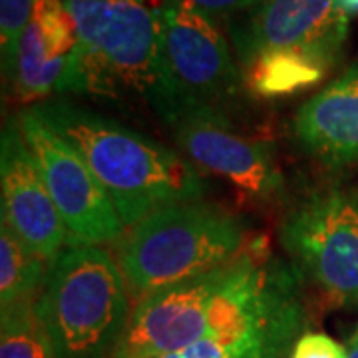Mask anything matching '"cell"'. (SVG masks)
Returning a JSON list of instances; mask_svg holds the SVG:
<instances>
[{
    "mask_svg": "<svg viewBox=\"0 0 358 358\" xmlns=\"http://www.w3.org/2000/svg\"><path fill=\"white\" fill-rule=\"evenodd\" d=\"M131 310L117 259L100 245L64 247L36 301L56 358H114Z\"/></svg>",
    "mask_w": 358,
    "mask_h": 358,
    "instance_id": "4",
    "label": "cell"
},
{
    "mask_svg": "<svg viewBox=\"0 0 358 358\" xmlns=\"http://www.w3.org/2000/svg\"><path fill=\"white\" fill-rule=\"evenodd\" d=\"M346 358H358V329L352 333L346 345Z\"/></svg>",
    "mask_w": 358,
    "mask_h": 358,
    "instance_id": "21",
    "label": "cell"
},
{
    "mask_svg": "<svg viewBox=\"0 0 358 358\" xmlns=\"http://www.w3.org/2000/svg\"><path fill=\"white\" fill-rule=\"evenodd\" d=\"M348 16L338 0H261L231 24V40L241 66L273 50L303 52L336 66Z\"/></svg>",
    "mask_w": 358,
    "mask_h": 358,
    "instance_id": "10",
    "label": "cell"
},
{
    "mask_svg": "<svg viewBox=\"0 0 358 358\" xmlns=\"http://www.w3.org/2000/svg\"><path fill=\"white\" fill-rule=\"evenodd\" d=\"M179 150L205 173L225 179L247 201L271 205L285 195V178L267 141L243 134L211 108H189L171 124Z\"/></svg>",
    "mask_w": 358,
    "mask_h": 358,
    "instance_id": "9",
    "label": "cell"
},
{
    "mask_svg": "<svg viewBox=\"0 0 358 358\" xmlns=\"http://www.w3.org/2000/svg\"><path fill=\"white\" fill-rule=\"evenodd\" d=\"M289 358H346V346L329 334L307 331L299 336Z\"/></svg>",
    "mask_w": 358,
    "mask_h": 358,
    "instance_id": "19",
    "label": "cell"
},
{
    "mask_svg": "<svg viewBox=\"0 0 358 358\" xmlns=\"http://www.w3.org/2000/svg\"><path fill=\"white\" fill-rule=\"evenodd\" d=\"M334 64L291 50L263 52L241 66L245 90L261 100H279L320 84Z\"/></svg>",
    "mask_w": 358,
    "mask_h": 358,
    "instance_id": "15",
    "label": "cell"
},
{
    "mask_svg": "<svg viewBox=\"0 0 358 358\" xmlns=\"http://www.w3.org/2000/svg\"><path fill=\"white\" fill-rule=\"evenodd\" d=\"M78 44L58 94L138 103L171 126L185 110L167 78L148 0H64Z\"/></svg>",
    "mask_w": 358,
    "mask_h": 358,
    "instance_id": "2",
    "label": "cell"
},
{
    "mask_svg": "<svg viewBox=\"0 0 358 358\" xmlns=\"http://www.w3.org/2000/svg\"><path fill=\"white\" fill-rule=\"evenodd\" d=\"M52 201L68 229V245H100L124 235V221L86 159L32 108L16 115Z\"/></svg>",
    "mask_w": 358,
    "mask_h": 358,
    "instance_id": "8",
    "label": "cell"
},
{
    "mask_svg": "<svg viewBox=\"0 0 358 358\" xmlns=\"http://www.w3.org/2000/svg\"><path fill=\"white\" fill-rule=\"evenodd\" d=\"M76 44V24L64 0H36L18 50L14 100L34 106L58 92Z\"/></svg>",
    "mask_w": 358,
    "mask_h": 358,
    "instance_id": "12",
    "label": "cell"
},
{
    "mask_svg": "<svg viewBox=\"0 0 358 358\" xmlns=\"http://www.w3.org/2000/svg\"><path fill=\"white\" fill-rule=\"evenodd\" d=\"M247 245L245 221L215 203L157 209L129 227L115 249L131 299L229 263Z\"/></svg>",
    "mask_w": 358,
    "mask_h": 358,
    "instance_id": "5",
    "label": "cell"
},
{
    "mask_svg": "<svg viewBox=\"0 0 358 358\" xmlns=\"http://www.w3.org/2000/svg\"><path fill=\"white\" fill-rule=\"evenodd\" d=\"M36 301L0 308V358H56L36 313Z\"/></svg>",
    "mask_w": 358,
    "mask_h": 358,
    "instance_id": "17",
    "label": "cell"
},
{
    "mask_svg": "<svg viewBox=\"0 0 358 358\" xmlns=\"http://www.w3.org/2000/svg\"><path fill=\"white\" fill-rule=\"evenodd\" d=\"M192 2L213 18H227L233 14L249 13L261 0H192Z\"/></svg>",
    "mask_w": 358,
    "mask_h": 358,
    "instance_id": "20",
    "label": "cell"
},
{
    "mask_svg": "<svg viewBox=\"0 0 358 358\" xmlns=\"http://www.w3.org/2000/svg\"><path fill=\"white\" fill-rule=\"evenodd\" d=\"M0 221L36 255L54 261L68 243V229L52 201L18 117H8L0 140Z\"/></svg>",
    "mask_w": 358,
    "mask_h": 358,
    "instance_id": "11",
    "label": "cell"
},
{
    "mask_svg": "<svg viewBox=\"0 0 358 358\" xmlns=\"http://www.w3.org/2000/svg\"><path fill=\"white\" fill-rule=\"evenodd\" d=\"M154 13L167 78L185 110L211 108L225 114L245 84L215 18L192 0H162Z\"/></svg>",
    "mask_w": 358,
    "mask_h": 358,
    "instance_id": "7",
    "label": "cell"
},
{
    "mask_svg": "<svg viewBox=\"0 0 358 358\" xmlns=\"http://www.w3.org/2000/svg\"><path fill=\"white\" fill-rule=\"evenodd\" d=\"M36 0H0V58L4 86H13L18 64V50Z\"/></svg>",
    "mask_w": 358,
    "mask_h": 358,
    "instance_id": "18",
    "label": "cell"
},
{
    "mask_svg": "<svg viewBox=\"0 0 358 358\" xmlns=\"http://www.w3.org/2000/svg\"><path fill=\"white\" fill-rule=\"evenodd\" d=\"M348 14H358V0H338Z\"/></svg>",
    "mask_w": 358,
    "mask_h": 358,
    "instance_id": "22",
    "label": "cell"
},
{
    "mask_svg": "<svg viewBox=\"0 0 358 358\" xmlns=\"http://www.w3.org/2000/svg\"><path fill=\"white\" fill-rule=\"evenodd\" d=\"M291 131L299 145L327 167L358 164V66L303 103Z\"/></svg>",
    "mask_w": 358,
    "mask_h": 358,
    "instance_id": "13",
    "label": "cell"
},
{
    "mask_svg": "<svg viewBox=\"0 0 358 358\" xmlns=\"http://www.w3.org/2000/svg\"><path fill=\"white\" fill-rule=\"evenodd\" d=\"M294 268L331 307L358 303V187H322L294 205L279 229Z\"/></svg>",
    "mask_w": 358,
    "mask_h": 358,
    "instance_id": "6",
    "label": "cell"
},
{
    "mask_svg": "<svg viewBox=\"0 0 358 358\" xmlns=\"http://www.w3.org/2000/svg\"><path fill=\"white\" fill-rule=\"evenodd\" d=\"M30 108L86 159L124 225L134 227L169 205L203 199V173L154 138L68 100Z\"/></svg>",
    "mask_w": 358,
    "mask_h": 358,
    "instance_id": "3",
    "label": "cell"
},
{
    "mask_svg": "<svg viewBox=\"0 0 358 358\" xmlns=\"http://www.w3.org/2000/svg\"><path fill=\"white\" fill-rule=\"evenodd\" d=\"M307 324L303 293L235 333L207 334L181 350L155 358H289Z\"/></svg>",
    "mask_w": 358,
    "mask_h": 358,
    "instance_id": "14",
    "label": "cell"
},
{
    "mask_svg": "<svg viewBox=\"0 0 358 358\" xmlns=\"http://www.w3.org/2000/svg\"><path fill=\"white\" fill-rule=\"evenodd\" d=\"M50 261L36 255L4 221H0V308L38 299Z\"/></svg>",
    "mask_w": 358,
    "mask_h": 358,
    "instance_id": "16",
    "label": "cell"
},
{
    "mask_svg": "<svg viewBox=\"0 0 358 358\" xmlns=\"http://www.w3.org/2000/svg\"><path fill=\"white\" fill-rule=\"evenodd\" d=\"M296 293L299 271L259 235L229 263L141 296L114 358H155L207 334L243 331Z\"/></svg>",
    "mask_w": 358,
    "mask_h": 358,
    "instance_id": "1",
    "label": "cell"
}]
</instances>
